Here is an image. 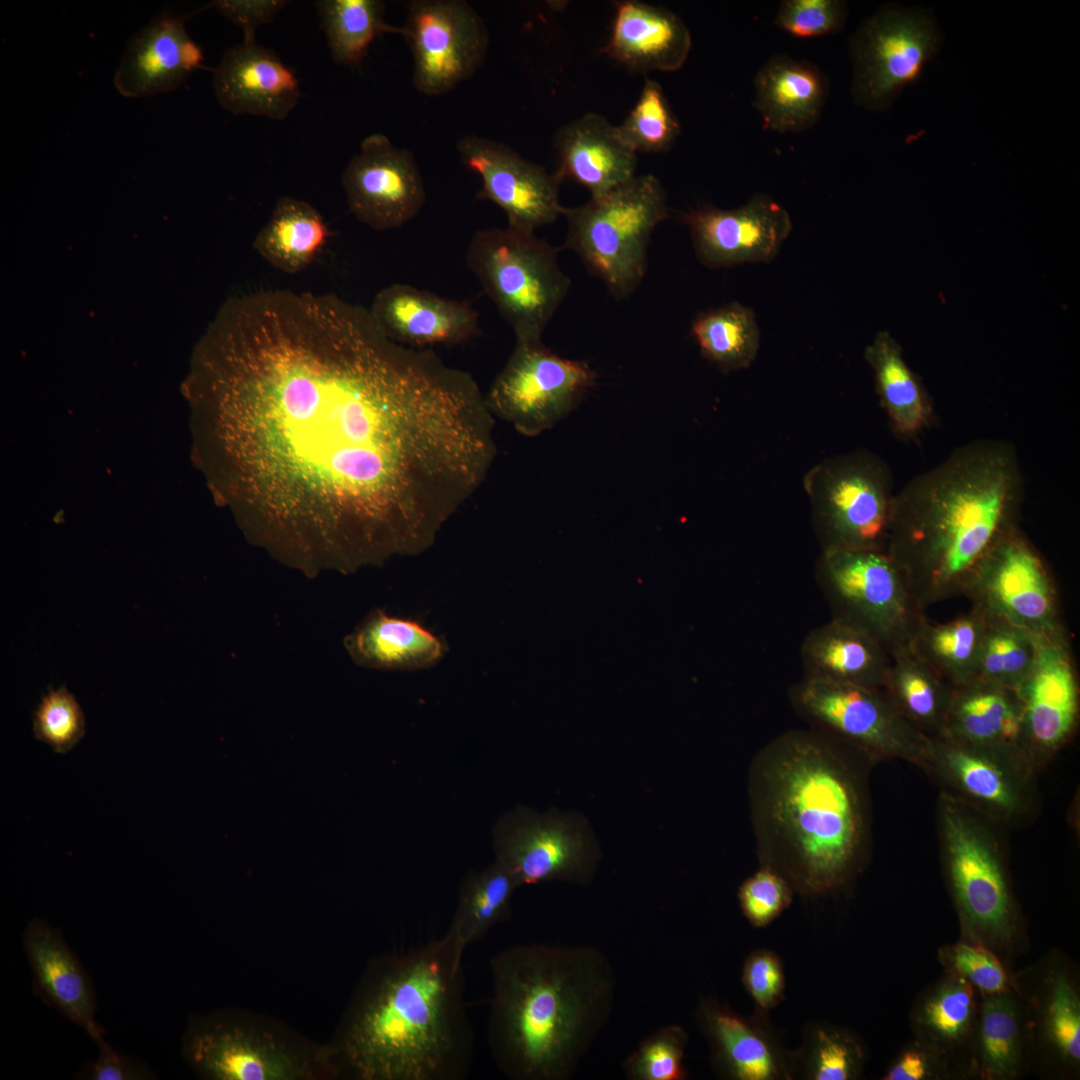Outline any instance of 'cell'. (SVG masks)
Here are the masks:
<instances>
[{"mask_svg": "<svg viewBox=\"0 0 1080 1080\" xmlns=\"http://www.w3.org/2000/svg\"><path fill=\"white\" fill-rule=\"evenodd\" d=\"M738 897L747 919L755 926H764L789 905L792 888L781 873L764 865L743 882Z\"/></svg>", "mask_w": 1080, "mask_h": 1080, "instance_id": "49", "label": "cell"}, {"mask_svg": "<svg viewBox=\"0 0 1080 1080\" xmlns=\"http://www.w3.org/2000/svg\"><path fill=\"white\" fill-rule=\"evenodd\" d=\"M1024 749L1031 759L1068 741L1079 713V688L1066 634L1039 637L1033 665L1016 690Z\"/></svg>", "mask_w": 1080, "mask_h": 1080, "instance_id": "22", "label": "cell"}, {"mask_svg": "<svg viewBox=\"0 0 1080 1080\" xmlns=\"http://www.w3.org/2000/svg\"><path fill=\"white\" fill-rule=\"evenodd\" d=\"M288 3L284 0H217L210 6L241 28L243 39H256V29L271 23Z\"/></svg>", "mask_w": 1080, "mask_h": 1080, "instance_id": "52", "label": "cell"}, {"mask_svg": "<svg viewBox=\"0 0 1080 1080\" xmlns=\"http://www.w3.org/2000/svg\"><path fill=\"white\" fill-rule=\"evenodd\" d=\"M488 1046L511 1080H568L607 1024L616 976L586 945L518 944L490 960Z\"/></svg>", "mask_w": 1080, "mask_h": 1080, "instance_id": "5", "label": "cell"}, {"mask_svg": "<svg viewBox=\"0 0 1080 1080\" xmlns=\"http://www.w3.org/2000/svg\"><path fill=\"white\" fill-rule=\"evenodd\" d=\"M495 860L518 887L548 881L588 885L600 853L585 820L556 810L540 814L519 806L493 828Z\"/></svg>", "mask_w": 1080, "mask_h": 1080, "instance_id": "15", "label": "cell"}, {"mask_svg": "<svg viewBox=\"0 0 1080 1080\" xmlns=\"http://www.w3.org/2000/svg\"><path fill=\"white\" fill-rule=\"evenodd\" d=\"M855 1058L850 1045L839 1036L820 1030L814 1058V1078L846 1080L852 1076Z\"/></svg>", "mask_w": 1080, "mask_h": 1080, "instance_id": "54", "label": "cell"}, {"mask_svg": "<svg viewBox=\"0 0 1080 1080\" xmlns=\"http://www.w3.org/2000/svg\"><path fill=\"white\" fill-rule=\"evenodd\" d=\"M516 881L498 861L462 879L457 906L447 932L465 951L495 925L511 917Z\"/></svg>", "mask_w": 1080, "mask_h": 1080, "instance_id": "37", "label": "cell"}, {"mask_svg": "<svg viewBox=\"0 0 1080 1080\" xmlns=\"http://www.w3.org/2000/svg\"><path fill=\"white\" fill-rule=\"evenodd\" d=\"M827 95L828 83L819 68L787 55L768 59L754 78V106L764 127L778 133L812 127Z\"/></svg>", "mask_w": 1080, "mask_h": 1080, "instance_id": "29", "label": "cell"}, {"mask_svg": "<svg viewBox=\"0 0 1080 1080\" xmlns=\"http://www.w3.org/2000/svg\"><path fill=\"white\" fill-rule=\"evenodd\" d=\"M687 1034L677 1025L664 1026L645 1038L625 1059L623 1070L631 1080H682Z\"/></svg>", "mask_w": 1080, "mask_h": 1080, "instance_id": "45", "label": "cell"}, {"mask_svg": "<svg viewBox=\"0 0 1080 1080\" xmlns=\"http://www.w3.org/2000/svg\"><path fill=\"white\" fill-rule=\"evenodd\" d=\"M709 1035L729 1072L742 1080H767L776 1075L771 1048L740 1017L708 1006L703 1009Z\"/></svg>", "mask_w": 1080, "mask_h": 1080, "instance_id": "40", "label": "cell"}, {"mask_svg": "<svg viewBox=\"0 0 1080 1080\" xmlns=\"http://www.w3.org/2000/svg\"><path fill=\"white\" fill-rule=\"evenodd\" d=\"M1022 730V708L1016 690L974 679L954 687L940 734L975 745L1017 750L1027 755Z\"/></svg>", "mask_w": 1080, "mask_h": 1080, "instance_id": "32", "label": "cell"}, {"mask_svg": "<svg viewBox=\"0 0 1080 1080\" xmlns=\"http://www.w3.org/2000/svg\"><path fill=\"white\" fill-rule=\"evenodd\" d=\"M800 656L804 676L881 689L891 663L878 640L835 618L805 636Z\"/></svg>", "mask_w": 1080, "mask_h": 1080, "instance_id": "30", "label": "cell"}, {"mask_svg": "<svg viewBox=\"0 0 1080 1080\" xmlns=\"http://www.w3.org/2000/svg\"><path fill=\"white\" fill-rule=\"evenodd\" d=\"M218 103L234 115L285 119L301 96L292 68L256 39L229 47L213 71Z\"/></svg>", "mask_w": 1080, "mask_h": 1080, "instance_id": "23", "label": "cell"}, {"mask_svg": "<svg viewBox=\"0 0 1080 1080\" xmlns=\"http://www.w3.org/2000/svg\"><path fill=\"white\" fill-rule=\"evenodd\" d=\"M1020 1021L1017 1006L1007 993L986 996L979 1022L981 1075L1006 1079L1016 1075L1021 1053Z\"/></svg>", "mask_w": 1080, "mask_h": 1080, "instance_id": "42", "label": "cell"}, {"mask_svg": "<svg viewBox=\"0 0 1080 1080\" xmlns=\"http://www.w3.org/2000/svg\"><path fill=\"white\" fill-rule=\"evenodd\" d=\"M401 36L413 56V85L427 96L453 90L485 60L489 36L480 15L462 0H414Z\"/></svg>", "mask_w": 1080, "mask_h": 1080, "instance_id": "18", "label": "cell"}, {"mask_svg": "<svg viewBox=\"0 0 1080 1080\" xmlns=\"http://www.w3.org/2000/svg\"><path fill=\"white\" fill-rule=\"evenodd\" d=\"M33 732L54 752L65 753L85 733L83 712L75 697L64 687L49 689L33 715Z\"/></svg>", "mask_w": 1080, "mask_h": 1080, "instance_id": "46", "label": "cell"}, {"mask_svg": "<svg viewBox=\"0 0 1080 1080\" xmlns=\"http://www.w3.org/2000/svg\"><path fill=\"white\" fill-rule=\"evenodd\" d=\"M882 689L920 732L928 737L941 733L954 687L910 647L891 655Z\"/></svg>", "mask_w": 1080, "mask_h": 1080, "instance_id": "35", "label": "cell"}, {"mask_svg": "<svg viewBox=\"0 0 1080 1080\" xmlns=\"http://www.w3.org/2000/svg\"><path fill=\"white\" fill-rule=\"evenodd\" d=\"M623 140L638 153L668 151L680 133V124L661 85L646 78L639 98L617 125Z\"/></svg>", "mask_w": 1080, "mask_h": 1080, "instance_id": "44", "label": "cell"}, {"mask_svg": "<svg viewBox=\"0 0 1080 1080\" xmlns=\"http://www.w3.org/2000/svg\"><path fill=\"white\" fill-rule=\"evenodd\" d=\"M691 46L690 31L675 13L625 0L615 4L611 33L602 52L633 72H673L684 65Z\"/></svg>", "mask_w": 1080, "mask_h": 1080, "instance_id": "27", "label": "cell"}, {"mask_svg": "<svg viewBox=\"0 0 1080 1080\" xmlns=\"http://www.w3.org/2000/svg\"><path fill=\"white\" fill-rule=\"evenodd\" d=\"M207 348L244 531L307 574L425 552L494 463L472 375L334 294L236 297Z\"/></svg>", "mask_w": 1080, "mask_h": 1080, "instance_id": "1", "label": "cell"}, {"mask_svg": "<svg viewBox=\"0 0 1080 1080\" xmlns=\"http://www.w3.org/2000/svg\"><path fill=\"white\" fill-rule=\"evenodd\" d=\"M595 379L586 362L563 358L542 341L516 342L485 403L492 415L534 437L576 409Z\"/></svg>", "mask_w": 1080, "mask_h": 1080, "instance_id": "13", "label": "cell"}, {"mask_svg": "<svg viewBox=\"0 0 1080 1080\" xmlns=\"http://www.w3.org/2000/svg\"><path fill=\"white\" fill-rule=\"evenodd\" d=\"M940 34L931 14L886 5L866 19L850 42L851 94L867 110L887 109L921 76L938 52Z\"/></svg>", "mask_w": 1080, "mask_h": 1080, "instance_id": "12", "label": "cell"}, {"mask_svg": "<svg viewBox=\"0 0 1080 1080\" xmlns=\"http://www.w3.org/2000/svg\"><path fill=\"white\" fill-rule=\"evenodd\" d=\"M985 616L986 625L975 679L1017 690L1033 665L1039 637L1002 620Z\"/></svg>", "mask_w": 1080, "mask_h": 1080, "instance_id": "43", "label": "cell"}, {"mask_svg": "<svg viewBox=\"0 0 1080 1080\" xmlns=\"http://www.w3.org/2000/svg\"><path fill=\"white\" fill-rule=\"evenodd\" d=\"M976 1009L973 986L953 973L925 997L917 1013V1024L932 1044L953 1048L971 1033Z\"/></svg>", "mask_w": 1080, "mask_h": 1080, "instance_id": "41", "label": "cell"}, {"mask_svg": "<svg viewBox=\"0 0 1080 1080\" xmlns=\"http://www.w3.org/2000/svg\"><path fill=\"white\" fill-rule=\"evenodd\" d=\"M1023 499L1018 452L995 438L955 448L895 493L886 551L921 610L963 594L988 550L1019 527Z\"/></svg>", "mask_w": 1080, "mask_h": 1080, "instance_id": "3", "label": "cell"}, {"mask_svg": "<svg viewBox=\"0 0 1080 1080\" xmlns=\"http://www.w3.org/2000/svg\"><path fill=\"white\" fill-rule=\"evenodd\" d=\"M1032 765L1024 752L939 734L929 738L921 767L939 780L943 793L986 818L1013 823L1033 810Z\"/></svg>", "mask_w": 1080, "mask_h": 1080, "instance_id": "17", "label": "cell"}, {"mask_svg": "<svg viewBox=\"0 0 1080 1080\" xmlns=\"http://www.w3.org/2000/svg\"><path fill=\"white\" fill-rule=\"evenodd\" d=\"M863 759L815 729L786 731L757 753L748 794L765 866L812 893L852 876L869 836Z\"/></svg>", "mask_w": 1080, "mask_h": 1080, "instance_id": "2", "label": "cell"}, {"mask_svg": "<svg viewBox=\"0 0 1080 1080\" xmlns=\"http://www.w3.org/2000/svg\"><path fill=\"white\" fill-rule=\"evenodd\" d=\"M803 485L821 552L886 550L896 491L880 456L865 449L832 456L812 467Z\"/></svg>", "mask_w": 1080, "mask_h": 1080, "instance_id": "8", "label": "cell"}, {"mask_svg": "<svg viewBox=\"0 0 1080 1080\" xmlns=\"http://www.w3.org/2000/svg\"><path fill=\"white\" fill-rule=\"evenodd\" d=\"M465 261L516 342L542 341L571 286L557 249L535 233L509 226L486 228L472 236Z\"/></svg>", "mask_w": 1080, "mask_h": 1080, "instance_id": "7", "label": "cell"}, {"mask_svg": "<svg viewBox=\"0 0 1080 1080\" xmlns=\"http://www.w3.org/2000/svg\"><path fill=\"white\" fill-rule=\"evenodd\" d=\"M815 577L832 618L869 633L890 656L911 646L924 611L885 549L821 552Z\"/></svg>", "mask_w": 1080, "mask_h": 1080, "instance_id": "9", "label": "cell"}, {"mask_svg": "<svg viewBox=\"0 0 1080 1080\" xmlns=\"http://www.w3.org/2000/svg\"><path fill=\"white\" fill-rule=\"evenodd\" d=\"M681 220L698 260L712 269L771 262L792 231L789 213L765 194L734 209L699 207Z\"/></svg>", "mask_w": 1080, "mask_h": 1080, "instance_id": "21", "label": "cell"}, {"mask_svg": "<svg viewBox=\"0 0 1080 1080\" xmlns=\"http://www.w3.org/2000/svg\"><path fill=\"white\" fill-rule=\"evenodd\" d=\"M344 647L358 666L385 671L432 668L445 656L446 646L419 622L371 610L344 638Z\"/></svg>", "mask_w": 1080, "mask_h": 1080, "instance_id": "31", "label": "cell"}, {"mask_svg": "<svg viewBox=\"0 0 1080 1080\" xmlns=\"http://www.w3.org/2000/svg\"><path fill=\"white\" fill-rule=\"evenodd\" d=\"M99 1054L96 1061L85 1068L84 1076L92 1080H146L155 1078L148 1066L137 1059L115 1051L103 1036L94 1040Z\"/></svg>", "mask_w": 1080, "mask_h": 1080, "instance_id": "53", "label": "cell"}, {"mask_svg": "<svg viewBox=\"0 0 1080 1080\" xmlns=\"http://www.w3.org/2000/svg\"><path fill=\"white\" fill-rule=\"evenodd\" d=\"M562 248L573 251L618 300L635 292L647 269L654 229L669 217L665 190L652 174L627 183L583 205L566 208Z\"/></svg>", "mask_w": 1080, "mask_h": 1080, "instance_id": "6", "label": "cell"}, {"mask_svg": "<svg viewBox=\"0 0 1080 1080\" xmlns=\"http://www.w3.org/2000/svg\"><path fill=\"white\" fill-rule=\"evenodd\" d=\"M946 958L954 974L964 978L984 995L1007 992V973L988 949L960 943L948 949Z\"/></svg>", "mask_w": 1080, "mask_h": 1080, "instance_id": "50", "label": "cell"}, {"mask_svg": "<svg viewBox=\"0 0 1080 1080\" xmlns=\"http://www.w3.org/2000/svg\"><path fill=\"white\" fill-rule=\"evenodd\" d=\"M461 161L482 182L477 197L500 207L511 228L535 233L562 215L561 180L507 145L467 135L457 143Z\"/></svg>", "mask_w": 1080, "mask_h": 1080, "instance_id": "20", "label": "cell"}, {"mask_svg": "<svg viewBox=\"0 0 1080 1080\" xmlns=\"http://www.w3.org/2000/svg\"><path fill=\"white\" fill-rule=\"evenodd\" d=\"M1050 988L1045 1015L1047 1035L1065 1060L1079 1062V997L1072 983L1062 974L1054 977Z\"/></svg>", "mask_w": 1080, "mask_h": 1080, "instance_id": "47", "label": "cell"}, {"mask_svg": "<svg viewBox=\"0 0 1080 1080\" xmlns=\"http://www.w3.org/2000/svg\"><path fill=\"white\" fill-rule=\"evenodd\" d=\"M182 1053L199 1076L211 1080L311 1079L320 1061L277 1033L224 1013L192 1020Z\"/></svg>", "mask_w": 1080, "mask_h": 1080, "instance_id": "16", "label": "cell"}, {"mask_svg": "<svg viewBox=\"0 0 1080 1080\" xmlns=\"http://www.w3.org/2000/svg\"><path fill=\"white\" fill-rule=\"evenodd\" d=\"M847 18L846 2L840 0H784L776 25L798 38H812L841 31Z\"/></svg>", "mask_w": 1080, "mask_h": 1080, "instance_id": "48", "label": "cell"}, {"mask_svg": "<svg viewBox=\"0 0 1080 1080\" xmlns=\"http://www.w3.org/2000/svg\"><path fill=\"white\" fill-rule=\"evenodd\" d=\"M315 5L332 59L340 65L361 62L380 35L401 33V27L385 22L381 0H319Z\"/></svg>", "mask_w": 1080, "mask_h": 1080, "instance_id": "39", "label": "cell"}, {"mask_svg": "<svg viewBox=\"0 0 1080 1080\" xmlns=\"http://www.w3.org/2000/svg\"><path fill=\"white\" fill-rule=\"evenodd\" d=\"M985 625V614L975 606L945 623H932L924 615L910 648L951 686L958 687L976 677Z\"/></svg>", "mask_w": 1080, "mask_h": 1080, "instance_id": "36", "label": "cell"}, {"mask_svg": "<svg viewBox=\"0 0 1080 1080\" xmlns=\"http://www.w3.org/2000/svg\"><path fill=\"white\" fill-rule=\"evenodd\" d=\"M555 174L586 188L591 198L602 196L633 179L637 153L623 140L618 126L604 116L587 113L556 133Z\"/></svg>", "mask_w": 1080, "mask_h": 1080, "instance_id": "26", "label": "cell"}, {"mask_svg": "<svg viewBox=\"0 0 1080 1080\" xmlns=\"http://www.w3.org/2000/svg\"><path fill=\"white\" fill-rule=\"evenodd\" d=\"M202 61V51L184 20L160 15L128 40L114 85L129 98L170 92L183 85Z\"/></svg>", "mask_w": 1080, "mask_h": 1080, "instance_id": "25", "label": "cell"}, {"mask_svg": "<svg viewBox=\"0 0 1080 1080\" xmlns=\"http://www.w3.org/2000/svg\"><path fill=\"white\" fill-rule=\"evenodd\" d=\"M876 392L892 431L906 441L917 439L933 423L931 398L909 367L901 346L888 331H879L864 351Z\"/></svg>", "mask_w": 1080, "mask_h": 1080, "instance_id": "33", "label": "cell"}, {"mask_svg": "<svg viewBox=\"0 0 1080 1080\" xmlns=\"http://www.w3.org/2000/svg\"><path fill=\"white\" fill-rule=\"evenodd\" d=\"M341 182L350 212L374 230L401 228L418 215L426 200L414 155L381 133L362 140Z\"/></svg>", "mask_w": 1080, "mask_h": 1080, "instance_id": "19", "label": "cell"}, {"mask_svg": "<svg viewBox=\"0 0 1080 1080\" xmlns=\"http://www.w3.org/2000/svg\"><path fill=\"white\" fill-rule=\"evenodd\" d=\"M743 980L751 996L764 1008L775 1005L782 995L783 971L778 958L770 952L759 951L748 958Z\"/></svg>", "mask_w": 1080, "mask_h": 1080, "instance_id": "51", "label": "cell"}, {"mask_svg": "<svg viewBox=\"0 0 1080 1080\" xmlns=\"http://www.w3.org/2000/svg\"><path fill=\"white\" fill-rule=\"evenodd\" d=\"M939 813L948 878L964 924L987 941H1009L1015 907L996 839L978 812L945 793Z\"/></svg>", "mask_w": 1080, "mask_h": 1080, "instance_id": "11", "label": "cell"}, {"mask_svg": "<svg viewBox=\"0 0 1080 1080\" xmlns=\"http://www.w3.org/2000/svg\"><path fill=\"white\" fill-rule=\"evenodd\" d=\"M930 1074V1065L924 1052L907 1050L886 1074V1080H921Z\"/></svg>", "mask_w": 1080, "mask_h": 1080, "instance_id": "55", "label": "cell"}, {"mask_svg": "<svg viewBox=\"0 0 1080 1080\" xmlns=\"http://www.w3.org/2000/svg\"><path fill=\"white\" fill-rule=\"evenodd\" d=\"M329 236L318 210L303 200L283 196L252 245L274 268L295 274L313 262Z\"/></svg>", "mask_w": 1080, "mask_h": 1080, "instance_id": "34", "label": "cell"}, {"mask_svg": "<svg viewBox=\"0 0 1080 1080\" xmlns=\"http://www.w3.org/2000/svg\"><path fill=\"white\" fill-rule=\"evenodd\" d=\"M23 947L37 994L93 1039L103 1036L95 1021L91 981L60 932L40 918L25 927Z\"/></svg>", "mask_w": 1080, "mask_h": 1080, "instance_id": "28", "label": "cell"}, {"mask_svg": "<svg viewBox=\"0 0 1080 1080\" xmlns=\"http://www.w3.org/2000/svg\"><path fill=\"white\" fill-rule=\"evenodd\" d=\"M963 594L986 615L1038 637L1065 635L1052 576L1019 527L988 550Z\"/></svg>", "mask_w": 1080, "mask_h": 1080, "instance_id": "14", "label": "cell"}, {"mask_svg": "<svg viewBox=\"0 0 1080 1080\" xmlns=\"http://www.w3.org/2000/svg\"><path fill=\"white\" fill-rule=\"evenodd\" d=\"M462 950L446 932L375 962L347 1013L336 1052L359 1080H462L474 1031Z\"/></svg>", "mask_w": 1080, "mask_h": 1080, "instance_id": "4", "label": "cell"}, {"mask_svg": "<svg viewBox=\"0 0 1080 1080\" xmlns=\"http://www.w3.org/2000/svg\"><path fill=\"white\" fill-rule=\"evenodd\" d=\"M789 700L812 729L870 761L903 759L923 764L930 737L909 723L881 688L803 676L790 688Z\"/></svg>", "mask_w": 1080, "mask_h": 1080, "instance_id": "10", "label": "cell"}, {"mask_svg": "<svg viewBox=\"0 0 1080 1080\" xmlns=\"http://www.w3.org/2000/svg\"><path fill=\"white\" fill-rule=\"evenodd\" d=\"M691 331L702 355L724 373L748 368L760 348L754 311L736 301L700 312Z\"/></svg>", "mask_w": 1080, "mask_h": 1080, "instance_id": "38", "label": "cell"}, {"mask_svg": "<svg viewBox=\"0 0 1080 1080\" xmlns=\"http://www.w3.org/2000/svg\"><path fill=\"white\" fill-rule=\"evenodd\" d=\"M380 329L402 345H456L480 333L479 315L468 301L440 297L409 284L382 288L369 309Z\"/></svg>", "mask_w": 1080, "mask_h": 1080, "instance_id": "24", "label": "cell"}]
</instances>
